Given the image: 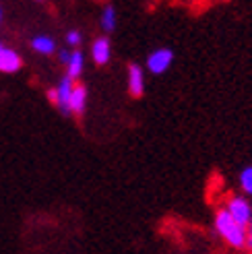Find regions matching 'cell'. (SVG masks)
I'll list each match as a JSON object with an SVG mask.
<instances>
[{"mask_svg": "<svg viewBox=\"0 0 252 254\" xmlns=\"http://www.w3.org/2000/svg\"><path fill=\"white\" fill-rule=\"evenodd\" d=\"M240 186H242V190H244L246 194L252 196V166L246 168V170L240 174Z\"/></svg>", "mask_w": 252, "mask_h": 254, "instance_id": "7c38bea8", "label": "cell"}, {"mask_svg": "<svg viewBox=\"0 0 252 254\" xmlns=\"http://www.w3.org/2000/svg\"><path fill=\"white\" fill-rule=\"evenodd\" d=\"M83 70V54L81 52H72L68 60V79H77Z\"/></svg>", "mask_w": 252, "mask_h": 254, "instance_id": "9c48e42d", "label": "cell"}, {"mask_svg": "<svg viewBox=\"0 0 252 254\" xmlns=\"http://www.w3.org/2000/svg\"><path fill=\"white\" fill-rule=\"evenodd\" d=\"M215 227H217L219 236L230 246H234V248H244L246 246V230L242 225H238L228 215V211H225V209L217 211V215H215Z\"/></svg>", "mask_w": 252, "mask_h": 254, "instance_id": "6da1fadb", "label": "cell"}, {"mask_svg": "<svg viewBox=\"0 0 252 254\" xmlns=\"http://www.w3.org/2000/svg\"><path fill=\"white\" fill-rule=\"evenodd\" d=\"M128 89L134 97H141L145 93V74L138 64L128 66Z\"/></svg>", "mask_w": 252, "mask_h": 254, "instance_id": "277c9868", "label": "cell"}, {"mask_svg": "<svg viewBox=\"0 0 252 254\" xmlns=\"http://www.w3.org/2000/svg\"><path fill=\"white\" fill-rule=\"evenodd\" d=\"M172 60H174L172 50L159 48V50H155V52L149 54L147 68H149V72H153V74H163V72H166L172 66Z\"/></svg>", "mask_w": 252, "mask_h": 254, "instance_id": "3957f363", "label": "cell"}, {"mask_svg": "<svg viewBox=\"0 0 252 254\" xmlns=\"http://www.w3.org/2000/svg\"><path fill=\"white\" fill-rule=\"evenodd\" d=\"M228 215L238 223V225H242L244 230L248 227L250 219H252V207L248 205V200L242 198V196H232L230 202H228Z\"/></svg>", "mask_w": 252, "mask_h": 254, "instance_id": "7a4b0ae2", "label": "cell"}, {"mask_svg": "<svg viewBox=\"0 0 252 254\" xmlns=\"http://www.w3.org/2000/svg\"><path fill=\"white\" fill-rule=\"evenodd\" d=\"M110 42L106 40V37H99V40L93 42V48H91V54H93V60L97 62V64H106V62L110 60Z\"/></svg>", "mask_w": 252, "mask_h": 254, "instance_id": "ba28073f", "label": "cell"}, {"mask_svg": "<svg viewBox=\"0 0 252 254\" xmlns=\"http://www.w3.org/2000/svg\"><path fill=\"white\" fill-rule=\"evenodd\" d=\"M48 97H50V99H52V101H54V104H56V91H54V89H52V91H50V93H48Z\"/></svg>", "mask_w": 252, "mask_h": 254, "instance_id": "2e32d148", "label": "cell"}, {"mask_svg": "<svg viewBox=\"0 0 252 254\" xmlns=\"http://www.w3.org/2000/svg\"><path fill=\"white\" fill-rule=\"evenodd\" d=\"M85 104H87V89L83 85H74L72 93H70V99H68V112L83 114L85 112Z\"/></svg>", "mask_w": 252, "mask_h": 254, "instance_id": "52a82bcc", "label": "cell"}, {"mask_svg": "<svg viewBox=\"0 0 252 254\" xmlns=\"http://www.w3.org/2000/svg\"><path fill=\"white\" fill-rule=\"evenodd\" d=\"M72 79H68V77H64L60 81V85H58V89H54L56 91V106L64 112V114H70L68 112V99H70V93H72Z\"/></svg>", "mask_w": 252, "mask_h": 254, "instance_id": "5b68a950", "label": "cell"}, {"mask_svg": "<svg viewBox=\"0 0 252 254\" xmlns=\"http://www.w3.org/2000/svg\"><path fill=\"white\" fill-rule=\"evenodd\" d=\"M33 50H37V52H42V54H52L56 50V46H54L52 37L40 35V37H35V40H33Z\"/></svg>", "mask_w": 252, "mask_h": 254, "instance_id": "30bf717a", "label": "cell"}, {"mask_svg": "<svg viewBox=\"0 0 252 254\" xmlns=\"http://www.w3.org/2000/svg\"><path fill=\"white\" fill-rule=\"evenodd\" d=\"M21 68V58L17 52H12V50L0 46V70L4 72H15Z\"/></svg>", "mask_w": 252, "mask_h": 254, "instance_id": "8992f818", "label": "cell"}, {"mask_svg": "<svg viewBox=\"0 0 252 254\" xmlns=\"http://www.w3.org/2000/svg\"><path fill=\"white\" fill-rule=\"evenodd\" d=\"M66 40H68V44H72V46H77V44L81 42V33H79V31H68V35H66Z\"/></svg>", "mask_w": 252, "mask_h": 254, "instance_id": "4fadbf2b", "label": "cell"}, {"mask_svg": "<svg viewBox=\"0 0 252 254\" xmlns=\"http://www.w3.org/2000/svg\"><path fill=\"white\" fill-rule=\"evenodd\" d=\"M60 60L64 62V64H68V60H70V52H66V50H62V52H60Z\"/></svg>", "mask_w": 252, "mask_h": 254, "instance_id": "5bb4252c", "label": "cell"}, {"mask_svg": "<svg viewBox=\"0 0 252 254\" xmlns=\"http://www.w3.org/2000/svg\"><path fill=\"white\" fill-rule=\"evenodd\" d=\"M102 27L106 31H114L116 27V10L114 6H106L104 12H102Z\"/></svg>", "mask_w": 252, "mask_h": 254, "instance_id": "8fae6325", "label": "cell"}, {"mask_svg": "<svg viewBox=\"0 0 252 254\" xmlns=\"http://www.w3.org/2000/svg\"><path fill=\"white\" fill-rule=\"evenodd\" d=\"M0 19H2V10H0Z\"/></svg>", "mask_w": 252, "mask_h": 254, "instance_id": "e0dca14e", "label": "cell"}, {"mask_svg": "<svg viewBox=\"0 0 252 254\" xmlns=\"http://www.w3.org/2000/svg\"><path fill=\"white\" fill-rule=\"evenodd\" d=\"M246 246H250V248H252V230H248V232H246Z\"/></svg>", "mask_w": 252, "mask_h": 254, "instance_id": "9a60e30c", "label": "cell"}]
</instances>
